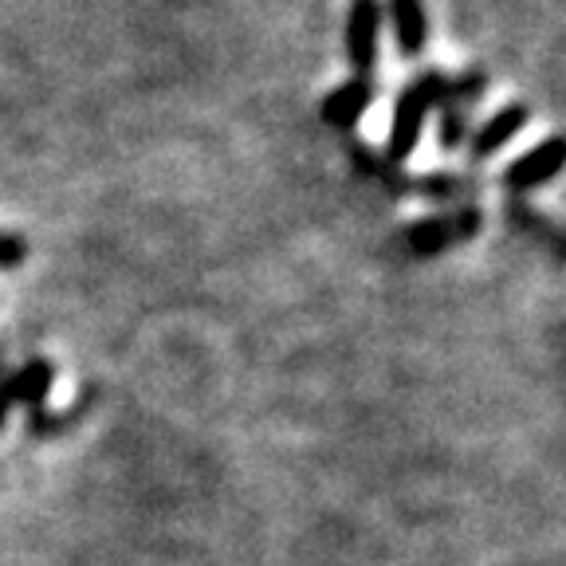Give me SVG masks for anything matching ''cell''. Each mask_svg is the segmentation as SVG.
<instances>
[{
	"label": "cell",
	"mask_w": 566,
	"mask_h": 566,
	"mask_svg": "<svg viewBox=\"0 0 566 566\" xmlns=\"http://www.w3.org/2000/svg\"><path fill=\"white\" fill-rule=\"evenodd\" d=\"M394 193H417V197H433V201H449V197L469 193V181L464 177H401Z\"/></svg>",
	"instance_id": "9c48e42d"
},
{
	"label": "cell",
	"mask_w": 566,
	"mask_h": 566,
	"mask_svg": "<svg viewBox=\"0 0 566 566\" xmlns=\"http://www.w3.org/2000/svg\"><path fill=\"white\" fill-rule=\"evenodd\" d=\"M381 40V0H350L346 12V60L358 67V75H370L378 63Z\"/></svg>",
	"instance_id": "3957f363"
},
{
	"label": "cell",
	"mask_w": 566,
	"mask_h": 566,
	"mask_svg": "<svg viewBox=\"0 0 566 566\" xmlns=\"http://www.w3.org/2000/svg\"><path fill=\"white\" fill-rule=\"evenodd\" d=\"M469 111H457V106H444L441 115V126H437V138H441L444 150H457V146H464V138H469Z\"/></svg>",
	"instance_id": "8fae6325"
},
{
	"label": "cell",
	"mask_w": 566,
	"mask_h": 566,
	"mask_svg": "<svg viewBox=\"0 0 566 566\" xmlns=\"http://www.w3.org/2000/svg\"><path fill=\"white\" fill-rule=\"evenodd\" d=\"M55 381V366L48 363V358H32L28 366H20L17 374H12L9 381H4V389H0V401H24V406L40 409L48 398V389H52Z\"/></svg>",
	"instance_id": "52a82bcc"
},
{
	"label": "cell",
	"mask_w": 566,
	"mask_h": 566,
	"mask_svg": "<svg viewBox=\"0 0 566 566\" xmlns=\"http://www.w3.org/2000/svg\"><path fill=\"white\" fill-rule=\"evenodd\" d=\"M4 421H9V401H0V429H4Z\"/></svg>",
	"instance_id": "4fadbf2b"
},
{
	"label": "cell",
	"mask_w": 566,
	"mask_h": 566,
	"mask_svg": "<svg viewBox=\"0 0 566 566\" xmlns=\"http://www.w3.org/2000/svg\"><path fill=\"white\" fill-rule=\"evenodd\" d=\"M558 169H563V142L547 138V142H539L535 150H527L523 158H515L512 166L504 169V186L515 189V193H531V189L555 181Z\"/></svg>",
	"instance_id": "277c9868"
},
{
	"label": "cell",
	"mask_w": 566,
	"mask_h": 566,
	"mask_svg": "<svg viewBox=\"0 0 566 566\" xmlns=\"http://www.w3.org/2000/svg\"><path fill=\"white\" fill-rule=\"evenodd\" d=\"M444 75L441 71H424L421 80H413L406 91L398 95V106H394V123H389V142L381 158L401 166V161L413 154V146L421 142V126L429 118L437 103H444Z\"/></svg>",
	"instance_id": "6da1fadb"
},
{
	"label": "cell",
	"mask_w": 566,
	"mask_h": 566,
	"mask_svg": "<svg viewBox=\"0 0 566 566\" xmlns=\"http://www.w3.org/2000/svg\"><path fill=\"white\" fill-rule=\"evenodd\" d=\"M389 20L398 32V48L406 55H421L429 40V20H424L421 0H389Z\"/></svg>",
	"instance_id": "ba28073f"
},
{
	"label": "cell",
	"mask_w": 566,
	"mask_h": 566,
	"mask_svg": "<svg viewBox=\"0 0 566 566\" xmlns=\"http://www.w3.org/2000/svg\"><path fill=\"white\" fill-rule=\"evenodd\" d=\"M370 103H374V83L366 80V75H358V80L343 83V87H335L323 98L318 118H323L331 130H350V126H358V118L370 111Z\"/></svg>",
	"instance_id": "5b68a950"
},
{
	"label": "cell",
	"mask_w": 566,
	"mask_h": 566,
	"mask_svg": "<svg viewBox=\"0 0 566 566\" xmlns=\"http://www.w3.org/2000/svg\"><path fill=\"white\" fill-rule=\"evenodd\" d=\"M488 87V75L476 67H469L464 75H457V80L444 83V106H457V111H472V106L480 103V95H484Z\"/></svg>",
	"instance_id": "30bf717a"
},
{
	"label": "cell",
	"mask_w": 566,
	"mask_h": 566,
	"mask_svg": "<svg viewBox=\"0 0 566 566\" xmlns=\"http://www.w3.org/2000/svg\"><path fill=\"white\" fill-rule=\"evenodd\" d=\"M527 118H531V111L523 103H507L504 111H495V115L488 118L484 126H476V134H472V158L484 161V158H492V154H500L507 142L527 126Z\"/></svg>",
	"instance_id": "8992f818"
},
{
	"label": "cell",
	"mask_w": 566,
	"mask_h": 566,
	"mask_svg": "<svg viewBox=\"0 0 566 566\" xmlns=\"http://www.w3.org/2000/svg\"><path fill=\"white\" fill-rule=\"evenodd\" d=\"M28 256V244L12 232H0V268H20Z\"/></svg>",
	"instance_id": "7c38bea8"
},
{
	"label": "cell",
	"mask_w": 566,
	"mask_h": 566,
	"mask_svg": "<svg viewBox=\"0 0 566 566\" xmlns=\"http://www.w3.org/2000/svg\"><path fill=\"white\" fill-rule=\"evenodd\" d=\"M480 209H460V212H444V217H429V221H417L401 232V244H406L409 256H441L449 244L460 240H472L480 232Z\"/></svg>",
	"instance_id": "7a4b0ae2"
}]
</instances>
